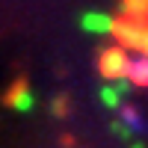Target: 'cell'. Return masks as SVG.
Instances as JSON below:
<instances>
[{
    "instance_id": "cell-8",
    "label": "cell",
    "mask_w": 148,
    "mask_h": 148,
    "mask_svg": "<svg viewBox=\"0 0 148 148\" xmlns=\"http://www.w3.org/2000/svg\"><path fill=\"white\" fill-rule=\"evenodd\" d=\"M59 145L62 148H74V136L71 133H62V136H59Z\"/></svg>"
},
{
    "instance_id": "cell-2",
    "label": "cell",
    "mask_w": 148,
    "mask_h": 148,
    "mask_svg": "<svg viewBox=\"0 0 148 148\" xmlns=\"http://www.w3.org/2000/svg\"><path fill=\"white\" fill-rule=\"evenodd\" d=\"M3 104L9 110H18V113H27V110L33 107V98H30V80L27 74H18L15 80H12V86L3 92Z\"/></svg>"
},
{
    "instance_id": "cell-3",
    "label": "cell",
    "mask_w": 148,
    "mask_h": 148,
    "mask_svg": "<svg viewBox=\"0 0 148 148\" xmlns=\"http://www.w3.org/2000/svg\"><path fill=\"white\" fill-rule=\"evenodd\" d=\"M125 77L130 80L133 89H148V56H136L127 62Z\"/></svg>"
},
{
    "instance_id": "cell-7",
    "label": "cell",
    "mask_w": 148,
    "mask_h": 148,
    "mask_svg": "<svg viewBox=\"0 0 148 148\" xmlns=\"http://www.w3.org/2000/svg\"><path fill=\"white\" fill-rule=\"evenodd\" d=\"M86 27H89V30H107L110 27V24H107V18H86Z\"/></svg>"
},
{
    "instance_id": "cell-1",
    "label": "cell",
    "mask_w": 148,
    "mask_h": 148,
    "mask_svg": "<svg viewBox=\"0 0 148 148\" xmlns=\"http://www.w3.org/2000/svg\"><path fill=\"white\" fill-rule=\"evenodd\" d=\"M127 62H130V56L125 53V47H104L101 53H98V71H101V77L104 80H121L125 77V71H127Z\"/></svg>"
},
{
    "instance_id": "cell-4",
    "label": "cell",
    "mask_w": 148,
    "mask_h": 148,
    "mask_svg": "<svg viewBox=\"0 0 148 148\" xmlns=\"http://www.w3.org/2000/svg\"><path fill=\"white\" fill-rule=\"evenodd\" d=\"M119 121L125 127H130L133 133H148V125H145V119H142V113L133 104H119Z\"/></svg>"
},
{
    "instance_id": "cell-5",
    "label": "cell",
    "mask_w": 148,
    "mask_h": 148,
    "mask_svg": "<svg viewBox=\"0 0 148 148\" xmlns=\"http://www.w3.org/2000/svg\"><path fill=\"white\" fill-rule=\"evenodd\" d=\"M71 113V101H68V95H59L56 101H53V116L56 119H68Z\"/></svg>"
},
{
    "instance_id": "cell-6",
    "label": "cell",
    "mask_w": 148,
    "mask_h": 148,
    "mask_svg": "<svg viewBox=\"0 0 148 148\" xmlns=\"http://www.w3.org/2000/svg\"><path fill=\"white\" fill-rule=\"evenodd\" d=\"M104 104H110V107H116V110H119V104H121L119 92H116V89H104Z\"/></svg>"
}]
</instances>
